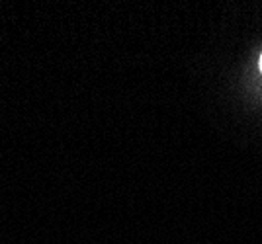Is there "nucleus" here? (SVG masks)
I'll return each instance as SVG.
<instances>
[{"label":"nucleus","mask_w":262,"mask_h":244,"mask_svg":"<svg viewBox=\"0 0 262 244\" xmlns=\"http://www.w3.org/2000/svg\"><path fill=\"white\" fill-rule=\"evenodd\" d=\"M260 68H262V57H260Z\"/></svg>","instance_id":"obj_1"}]
</instances>
